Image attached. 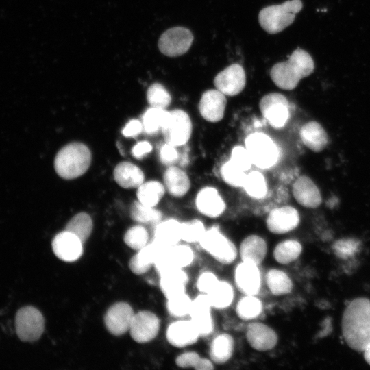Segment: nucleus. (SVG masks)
Here are the masks:
<instances>
[{
  "label": "nucleus",
  "instance_id": "1",
  "mask_svg": "<svg viewBox=\"0 0 370 370\" xmlns=\"http://www.w3.org/2000/svg\"><path fill=\"white\" fill-rule=\"evenodd\" d=\"M341 327L347 344L362 352L370 343V300L360 297L350 301L343 312Z\"/></svg>",
  "mask_w": 370,
  "mask_h": 370
},
{
  "label": "nucleus",
  "instance_id": "2",
  "mask_svg": "<svg viewBox=\"0 0 370 370\" xmlns=\"http://www.w3.org/2000/svg\"><path fill=\"white\" fill-rule=\"evenodd\" d=\"M314 68V62L310 55L304 49L297 48L286 61L273 66L270 77L280 88L291 90L297 87L302 78L310 75Z\"/></svg>",
  "mask_w": 370,
  "mask_h": 370
},
{
  "label": "nucleus",
  "instance_id": "3",
  "mask_svg": "<svg viewBox=\"0 0 370 370\" xmlns=\"http://www.w3.org/2000/svg\"><path fill=\"white\" fill-rule=\"evenodd\" d=\"M91 152L84 143L73 142L63 147L56 156L54 168L63 179L73 180L86 172L91 163Z\"/></svg>",
  "mask_w": 370,
  "mask_h": 370
},
{
  "label": "nucleus",
  "instance_id": "4",
  "mask_svg": "<svg viewBox=\"0 0 370 370\" xmlns=\"http://www.w3.org/2000/svg\"><path fill=\"white\" fill-rule=\"evenodd\" d=\"M301 8V0H288L280 5L265 7L258 14L260 25L269 34L279 33L293 23Z\"/></svg>",
  "mask_w": 370,
  "mask_h": 370
},
{
  "label": "nucleus",
  "instance_id": "5",
  "mask_svg": "<svg viewBox=\"0 0 370 370\" xmlns=\"http://www.w3.org/2000/svg\"><path fill=\"white\" fill-rule=\"evenodd\" d=\"M199 244L205 251L223 264H232L238 255L236 245L217 226L206 230Z\"/></svg>",
  "mask_w": 370,
  "mask_h": 370
},
{
  "label": "nucleus",
  "instance_id": "6",
  "mask_svg": "<svg viewBox=\"0 0 370 370\" xmlns=\"http://www.w3.org/2000/svg\"><path fill=\"white\" fill-rule=\"evenodd\" d=\"M245 145L253 164L257 167L269 169L277 163L278 147L268 135L262 132L252 133L245 138Z\"/></svg>",
  "mask_w": 370,
  "mask_h": 370
},
{
  "label": "nucleus",
  "instance_id": "7",
  "mask_svg": "<svg viewBox=\"0 0 370 370\" xmlns=\"http://www.w3.org/2000/svg\"><path fill=\"white\" fill-rule=\"evenodd\" d=\"M192 130L189 115L181 109H175L169 112L161 131L166 143L178 147L187 143Z\"/></svg>",
  "mask_w": 370,
  "mask_h": 370
},
{
  "label": "nucleus",
  "instance_id": "8",
  "mask_svg": "<svg viewBox=\"0 0 370 370\" xmlns=\"http://www.w3.org/2000/svg\"><path fill=\"white\" fill-rule=\"evenodd\" d=\"M15 325L16 334L21 341H34L43 333L45 319L35 307L25 306L17 311Z\"/></svg>",
  "mask_w": 370,
  "mask_h": 370
},
{
  "label": "nucleus",
  "instance_id": "9",
  "mask_svg": "<svg viewBox=\"0 0 370 370\" xmlns=\"http://www.w3.org/2000/svg\"><path fill=\"white\" fill-rule=\"evenodd\" d=\"M262 115L275 129L282 128L290 117V106L287 98L279 92H270L260 101Z\"/></svg>",
  "mask_w": 370,
  "mask_h": 370
},
{
  "label": "nucleus",
  "instance_id": "10",
  "mask_svg": "<svg viewBox=\"0 0 370 370\" xmlns=\"http://www.w3.org/2000/svg\"><path fill=\"white\" fill-rule=\"evenodd\" d=\"M194 36L188 29L175 27L165 31L158 41L160 51L165 56L176 57L186 53L190 49Z\"/></svg>",
  "mask_w": 370,
  "mask_h": 370
},
{
  "label": "nucleus",
  "instance_id": "11",
  "mask_svg": "<svg viewBox=\"0 0 370 370\" xmlns=\"http://www.w3.org/2000/svg\"><path fill=\"white\" fill-rule=\"evenodd\" d=\"M195 259V254L188 245L177 244L166 249L158 258L154 266L161 273L174 269H184L190 266Z\"/></svg>",
  "mask_w": 370,
  "mask_h": 370
},
{
  "label": "nucleus",
  "instance_id": "12",
  "mask_svg": "<svg viewBox=\"0 0 370 370\" xmlns=\"http://www.w3.org/2000/svg\"><path fill=\"white\" fill-rule=\"evenodd\" d=\"M234 281L243 295H258L262 288V274L259 265L241 261L235 267Z\"/></svg>",
  "mask_w": 370,
  "mask_h": 370
},
{
  "label": "nucleus",
  "instance_id": "13",
  "mask_svg": "<svg viewBox=\"0 0 370 370\" xmlns=\"http://www.w3.org/2000/svg\"><path fill=\"white\" fill-rule=\"evenodd\" d=\"M214 85L225 96H236L241 93L246 84V75L239 64H232L219 72L214 78Z\"/></svg>",
  "mask_w": 370,
  "mask_h": 370
},
{
  "label": "nucleus",
  "instance_id": "14",
  "mask_svg": "<svg viewBox=\"0 0 370 370\" xmlns=\"http://www.w3.org/2000/svg\"><path fill=\"white\" fill-rule=\"evenodd\" d=\"M246 340L249 345L260 352L270 351L278 343V335L270 325L259 321L251 322L245 332Z\"/></svg>",
  "mask_w": 370,
  "mask_h": 370
},
{
  "label": "nucleus",
  "instance_id": "15",
  "mask_svg": "<svg viewBox=\"0 0 370 370\" xmlns=\"http://www.w3.org/2000/svg\"><path fill=\"white\" fill-rule=\"evenodd\" d=\"M160 325L156 314L150 311H140L134 314L129 332L136 342L147 343L156 337Z\"/></svg>",
  "mask_w": 370,
  "mask_h": 370
},
{
  "label": "nucleus",
  "instance_id": "16",
  "mask_svg": "<svg viewBox=\"0 0 370 370\" xmlns=\"http://www.w3.org/2000/svg\"><path fill=\"white\" fill-rule=\"evenodd\" d=\"M299 221L298 211L292 206H284L270 211L266 219V226L272 234H284L295 230Z\"/></svg>",
  "mask_w": 370,
  "mask_h": 370
},
{
  "label": "nucleus",
  "instance_id": "17",
  "mask_svg": "<svg viewBox=\"0 0 370 370\" xmlns=\"http://www.w3.org/2000/svg\"><path fill=\"white\" fill-rule=\"evenodd\" d=\"M212 309L213 308L207 295L200 293L193 299L188 316L201 336H208L214 330Z\"/></svg>",
  "mask_w": 370,
  "mask_h": 370
},
{
  "label": "nucleus",
  "instance_id": "18",
  "mask_svg": "<svg viewBox=\"0 0 370 370\" xmlns=\"http://www.w3.org/2000/svg\"><path fill=\"white\" fill-rule=\"evenodd\" d=\"M134 314L129 304L115 303L108 308L104 316L105 325L112 334L122 335L129 331Z\"/></svg>",
  "mask_w": 370,
  "mask_h": 370
},
{
  "label": "nucleus",
  "instance_id": "19",
  "mask_svg": "<svg viewBox=\"0 0 370 370\" xmlns=\"http://www.w3.org/2000/svg\"><path fill=\"white\" fill-rule=\"evenodd\" d=\"M227 99L217 89L206 90L201 95L198 109L201 116L210 123L220 121L224 116Z\"/></svg>",
  "mask_w": 370,
  "mask_h": 370
},
{
  "label": "nucleus",
  "instance_id": "20",
  "mask_svg": "<svg viewBox=\"0 0 370 370\" xmlns=\"http://www.w3.org/2000/svg\"><path fill=\"white\" fill-rule=\"evenodd\" d=\"M52 249L55 255L62 261L74 262L83 253V243L76 235L65 230L53 238Z\"/></svg>",
  "mask_w": 370,
  "mask_h": 370
},
{
  "label": "nucleus",
  "instance_id": "21",
  "mask_svg": "<svg viewBox=\"0 0 370 370\" xmlns=\"http://www.w3.org/2000/svg\"><path fill=\"white\" fill-rule=\"evenodd\" d=\"M166 337L171 345L182 348L196 343L201 336L190 319H180L168 326Z\"/></svg>",
  "mask_w": 370,
  "mask_h": 370
},
{
  "label": "nucleus",
  "instance_id": "22",
  "mask_svg": "<svg viewBox=\"0 0 370 370\" xmlns=\"http://www.w3.org/2000/svg\"><path fill=\"white\" fill-rule=\"evenodd\" d=\"M293 195L301 206L317 208L322 201L321 193L314 182L306 175H301L294 182L292 187Z\"/></svg>",
  "mask_w": 370,
  "mask_h": 370
},
{
  "label": "nucleus",
  "instance_id": "23",
  "mask_svg": "<svg viewBox=\"0 0 370 370\" xmlns=\"http://www.w3.org/2000/svg\"><path fill=\"white\" fill-rule=\"evenodd\" d=\"M198 211L210 218H217L225 211L226 205L218 190L211 186L201 188L195 199Z\"/></svg>",
  "mask_w": 370,
  "mask_h": 370
},
{
  "label": "nucleus",
  "instance_id": "24",
  "mask_svg": "<svg viewBox=\"0 0 370 370\" xmlns=\"http://www.w3.org/2000/svg\"><path fill=\"white\" fill-rule=\"evenodd\" d=\"M238 249L241 261L260 265L267 256L268 246L261 236L250 234L243 239Z\"/></svg>",
  "mask_w": 370,
  "mask_h": 370
},
{
  "label": "nucleus",
  "instance_id": "25",
  "mask_svg": "<svg viewBox=\"0 0 370 370\" xmlns=\"http://www.w3.org/2000/svg\"><path fill=\"white\" fill-rule=\"evenodd\" d=\"M165 249L152 240L131 258L130 269L137 275L147 272Z\"/></svg>",
  "mask_w": 370,
  "mask_h": 370
},
{
  "label": "nucleus",
  "instance_id": "26",
  "mask_svg": "<svg viewBox=\"0 0 370 370\" xmlns=\"http://www.w3.org/2000/svg\"><path fill=\"white\" fill-rule=\"evenodd\" d=\"M189 278L184 269H174L160 275V287L166 299L186 293Z\"/></svg>",
  "mask_w": 370,
  "mask_h": 370
},
{
  "label": "nucleus",
  "instance_id": "27",
  "mask_svg": "<svg viewBox=\"0 0 370 370\" xmlns=\"http://www.w3.org/2000/svg\"><path fill=\"white\" fill-rule=\"evenodd\" d=\"M299 136L304 145L314 152L321 151L328 143L325 130L318 122L314 121L301 127Z\"/></svg>",
  "mask_w": 370,
  "mask_h": 370
},
{
  "label": "nucleus",
  "instance_id": "28",
  "mask_svg": "<svg viewBox=\"0 0 370 370\" xmlns=\"http://www.w3.org/2000/svg\"><path fill=\"white\" fill-rule=\"evenodd\" d=\"M234 350L233 336L228 333L223 332L217 335L210 342L209 358L214 365H223L231 359Z\"/></svg>",
  "mask_w": 370,
  "mask_h": 370
},
{
  "label": "nucleus",
  "instance_id": "29",
  "mask_svg": "<svg viewBox=\"0 0 370 370\" xmlns=\"http://www.w3.org/2000/svg\"><path fill=\"white\" fill-rule=\"evenodd\" d=\"M180 226L181 223L173 219L160 221L155 227L153 241L164 249L178 244L181 241Z\"/></svg>",
  "mask_w": 370,
  "mask_h": 370
},
{
  "label": "nucleus",
  "instance_id": "30",
  "mask_svg": "<svg viewBox=\"0 0 370 370\" xmlns=\"http://www.w3.org/2000/svg\"><path fill=\"white\" fill-rule=\"evenodd\" d=\"M113 175L116 183L125 188H138L144 181L141 169L129 162L119 163L114 169Z\"/></svg>",
  "mask_w": 370,
  "mask_h": 370
},
{
  "label": "nucleus",
  "instance_id": "31",
  "mask_svg": "<svg viewBox=\"0 0 370 370\" xmlns=\"http://www.w3.org/2000/svg\"><path fill=\"white\" fill-rule=\"evenodd\" d=\"M163 180L168 193L176 197L184 196L190 188V182L187 174L174 166H169L165 171Z\"/></svg>",
  "mask_w": 370,
  "mask_h": 370
},
{
  "label": "nucleus",
  "instance_id": "32",
  "mask_svg": "<svg viewBox=\"0 0 370 370\" xmlns=\"http://www.w3.org/2000/svg\"><path fill=\"white\" fill-rule=\"evenodd\" d=\"M266 285L271 294L283 296L289 294L293 287V281L283 270L271 268L264 276Z\"/></svg>",
  "mask_w": 370,
  "mask_h": 370
},
{
  "label": "nucleus",
  "instance_id": "33",
  "mask_svg": "<svg viewBox=\"0 0 370 370\" xmlns=\"http://www.w3.org/2000/svg\"><path fill=\"white\" fill-rule=\"evenodd\" d=\"M207 296L212 308L223 310L232 304L234 289L229 282L219 280Z\"/></svg>",
  "mask_w": 370,
  "mask_h": 370
},
{
  "label": "nucleus",
  "instance_id": "34",
  "mask_svg": "<svg viewBox=\"0 0 370 370\" xmlns=\"http://www.w3.org/2000/svg\"><path fill=\"white\" fill-rule=\"evenodd\" d=\"M302 251L301 243L295 239H286L277 243L273 250V257L282 265L288 264L296 260Z\"/></svg>",
  "mask_w": 370,
  "mask_h": 370
},
{
  "label": "nucleus",
  "instance_id": "35",
  "mask_svg": "<svg viewBox=\"0 0 370 370\" xmlns=\"http://www.w3.org/2000/svg\"><path fill=\"white\" fill-rule=\"evenodd\" d=\"M263 310L262 301L256 295H243L236 305V313L239 319L246 321L258 318Z\"/></svg>",
  "mask_w": 370,
  "mask_h": 370
},
{
  "label": "nucleus",
  "instance_id": "36",
  "mask_svg": "<svg viewBox=\"0 0 370 370\" xmlns=\"http://www.w3.org/2000/svg\"><path fill=\"white\" fill-rule=\"evenodd\" d=\"M165 193L164 186L158 181H149L138 187L137 197L144 205L154 207Z\"/></svg>",
  "mask_w": 370,
  "mask_h": 370
},
{
  "label": "nucleus",
  "instance_id": "37",
  "mask_svg": "<svg viewBox=\"0 0 370 370\" xmlns=\"http://www.w3.org/2000/svg\"><path fill=\"white\" fill-rule=\"evenodd\" d=\"M169 112L165 108L151 107L143 116V130L148 134H156L162 130Z\"/></svg>",
  "mask_w": 370,
  "mask_h": 370
},
{
  "label": "nucleus",
  "instance_id": "38",
  "mask_svg": "<svg viewBox=\"0 0 370 370\" xmlns=\"http://www.w3.org/2000/svg\"><path fill=\"white\" fill-rule=\"evenodd\" d=\"M92 227L90 216L82 212L77 213L69 220L65 230L76 235L84 243L90 236Z\"/></svg>",
  "mask_w": 370,
  "mask_h": 370
},
{
  "label": "nucleus",
  "instance_id": "39",
  "mask_svg": "<svg viewBox=\"0 0 370 370\" xmlns=\"http://www.w3.org/2000/svg\"><path fill=\"white\" fill-rule=\"evenodd\" d=\"M131 218L138 223L157 225L161 221L162 213L152 206L144 205L139 201L130 207Z\"/></svg>",
  "mask_w": 370,
  "mask_h": 370
},
{
  "label": "nucleus",
  "instance_id": "40",
  "mask_svg": "<svg viewBox=\"0 0 370 370\" xmlns=\"http://www.w3.org/2000/svg\"><path fill=\"white\" fill-rule=\"evenodd\" d=\"M243 188L248 195L256 199L263 198L267 193V184L265 177L258 171H254L247 174Z\"/></svg>",
  "mask_w": 370,
  "mask_h": 370
},
{
  "label": "nucleus",
  "instance_id": "41",
  "mask_svg": "<svg viewBox=\"0 0 370 370\" xmlns=\"http://www.w3.org/2000/svg\"><path fill=\"white\" fill-rule=\"evenodd\" d=\"M166 299V308L170 315L176 318H183L189 314L193 299L186 293Z\"/></svg>",
  "mask_w": 370,
  "mask_h": 370
},
{
  "label": "nucleus",
  "instance_id": "42",
  "mask_svg": "<svg viewBox=\"0 0 370 370\" xmlns=\"http://www.w3.org/2000/svg\"><path fill=\"white\" fill-rule=\"evenodd\" d=\"M206 230L203 222L199 219H193L181 223V241L186 243H199Z\"/></svg>",
  "mask_w": 370,
  "mask_h": 370
},
{
  "label": "nucleus",
  "instance_id": "43",
  "mask_svg": "<svg viewBox=\"0 0 370 370\" xmlns=\"http://www.w3.org/2000/svg\"><path fill=\"white\" fill-rule=\"evenodd\" d=\"M147 99L151 107L166 108L171 102V97L163 85L154 83L147 92Z\"/></svg>",
  "mask_w": 370,
  "mask_h": 370
},
{
  "label": "nucleus",
  "instance_id": "44",
  "mask_svg": "<svg viewBox=\"0 0 370 370\" xmlns=\"http://www.w3.org/2000/svg\"><path fill=\"white\" fill-rule=\"evenodd\" d=\"M221 175L226 184L234 187H243L247 177L245 171L230 160L221 166Z\"/></svg>",
  "mask_w": 370,
  "mask_h": 370
},
{
  "label": "nucleus",
  "instance_id": "45",
  "mask_svg": "<svg viewBox=\"0 0 370 370\" xmlns=\"http://www.w3.org/2000/svg\"><path fill=\"white\" fill-rule=\"evenodd\" d=\"M149 240V234L145 227L137 225L132 226L125 232L124 241L125 244L135 250H140L144 247Z\"/></svg>",
  "mask_w": 370,
  "mask_h": 370
},
{
  "label": "nucleus",
  "instance_id": "46",
  "mask_svg": "<svg viewBox=\"0 0 370 370\" xmlns=\"http://www.w3.org/2000/svg\"><path fill=\"white\" fill-rule=\"evenodd\" d=\"M359 246L360 243L358 240L345 238L335 242L333 245V250L338 257L347 258L358 251Z\"/></svg>",
  "mask_w": 370,
  "mask_h": 370
},
{
  "label": "nucleus",
  "instance_id": "47",
  "mask_svg": "<svg viewBox=\"0 0 370 370\" xmlns=\"http://www.w3.org/2000/svg\"><path fill=\"white\" fill-rule=\"evenodd\" d=\"M230 160L245 172L253 164L247 149L242 146H236L232 149Z\"/></svg>",
  "mask_w": 370,
  "mask_h": 370
},
{
  "label": "nucleus",
  "instance_id": "48",
  "mask_svg": "<svg viewBox=\"0 0 370 370\" xmlns=\"http://www.w3.org/2000/svg\"><path fill=\"white\" fill-rule=\"evenodd\" d=\"M219 280L218 277L211 271H204L197 278L196 287L201 294L207 295Z\"/></svg>",
  "mask_w": 370,
  "mask_h": 370
},
{
  "label": "nucleus",
  "instance_id": "49",
  "mask_svg": "<svg viewBox=\"0 0 370 370\" xmlns=\"http://www.w3.org/2000/svg\"><path fill=\"white\" fill-rule=\"evenodd\" d=\"M201 358V356L196 352H185L175 358V364L180 368H193L195 369Z\"/></svg>",
  "mask_w": 370,
  "mask_h": 370
},
{
  "label": "nucleus",
  "instance_id": "50",
  "mask_svg": "<svg viewBox=\"0 0 370 370\" xmlns=\"http://www.w3.org/2000/svg\"><path fill=\"white\" fill-rule=\"evenodd\" d=\"M179 158V154L175 146L165 143L160 149V158L161 162L166 164H171L175 162Z\"/></svg>",
  "mask_w": 370,
  "mask_h": 370
},
{
  "label": "nucleus",
  "instance_id": "51",
  "mask_svg": "<svg viewBox=\"0 0 370 370\" xmlns=\"http://www.w3.org/2000/svg\"><path fill=\"white\" fill-rule=\"evenodd\" d=\"M143 130V123L138 120L132 119L125 126L122 134L125 137H134L140 134Z\"/></svg>",
  "mask_w": 370,
  "mask_h": 370
},
{
  "label": "nucleus",
  "instance_id": "52",
  "mask_svg": "<svg viewBox=\"0 0 370 370\" xmlns=\"http://www.w3.org/2000/svg\"><path fill=\"white\" fill-rule=\"evenodd\" d=\"M152 146L147 141L139 142L132 149V153L134 157L140 159L145 155L151 151Z\"/></svg>",
  "mask_w": 370,
  "mask_h": 370
},
{
  "label": "nucleus",
  "instance_id": "53",
  "mask_svg": "<svg viewBox=\"0 0 370 370\" xmlns=\"http://www.w3.org/2000/svg\"><path fill=\"white\" fill-rule=\"evenodd\" d=\"M214 364L210 358L201 357L195 369L196 370H212L214 369Z\"/></svg>",
  "mask_w": 370,
  "mask_h": 370
},
{
  "label": "nucleus",
  "instance_id": "54",
  "mask_svg": "<svg viewBox=\"0 0 370 370\" xmlns=\"http://www.w3.org/2000/svg\"><path fill=\"white\" fill-rule=\"evenodd\" d=\"M364 358L366 362L370 365V343H369L365 348L364 351Z\"/></svg>",
  "mask_w": 370,
  "mask_h": 370
}]
</instances>
